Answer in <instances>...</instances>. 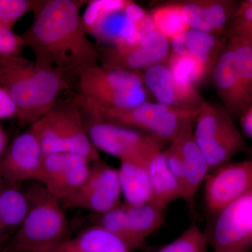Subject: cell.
Wrapping results in <instances>:
<instances>
[{
  "label": "cell",
  "instance_id": "ffe728a7",
  "mask_svg": "<svg viewBox=\"0 0 252 252\" xmlns=\"http://www.w3.org/2000/svg\"><path fill=\"white\" fill-rule=\"evenodd\" d=\"M227 41L225 36L190 28L170 41V52L193 56L201 61L210 72Z\"/></svg>",
  "mask_w": 252,
  "mask_h": 252
},
{
  "label": "cell",
  "instance_id": "d4e9b609",
  "mask_svg": "<svg viewBox=\"0 0 252 252\" xmlns=\"http://www.w3.org/2000/svg\"><path fill=\"white\" fill-rule=\"evenodd\" d=\"M154 30L169 41L190 29L188 22L178 2L167 3L157 6L150 13Z\"/></svg>",
  "mask_w": 252,
  "mask_h": 252
},
{
  "label": "cell",
  "instance_id": "5bb4252c",
  "mask_svg": "<svg viewBox=\"0 0 252 252\" xmlns=\"http://www.w3.org/2000/svg\"><path fill=\"white\" fill-rule=\"evenodd\" d=\"M40 144L31 130L17 136L0 158V175L3 182L21 185L36 182L42 162Z\"/></svg>",
  "mask_w": 252,
  "mask_h": 252
},
{
  "label": "cell",
  "instance_id": "6da1fadb",
  "mask_svg": "<svg viewBox=\"0 0 252 252\" xmlns=\"http://www.w3.org/2000/svg\"><path fill=\"white\" fill-rule=\"evenodd\" d=\"M80 4L74 0L35 1L34 21L21 35L36 63L66 76L98 65V50L88 38Z\"/></svg>",
  "mask_w": 252,
  "mask_h": 252
},
{
  "label": "cell",
  "instance_id": "cb8c5ba5",
  "mask_svg": "<svg viewBox=\"0 0 252 252\" xmlns=\"http://www.w3.org/2000/svg\"><path fill=\"white\" fill-rule=\"evenodd\" d=\"M131 252L122 239L97 225L86 228L74 238L68 239L59 250V252Z\"/></svg>",
  "mask_w": 252,
  "mask_h": 252
},
{
  "label": "cell",
  "instance_id": "e575fe53",
  "mask_svg": "<svg viewBox=\"0 0 252 252\" xmlns=\"http://www.w3.org/2000/svg\"><path fill=\"white\" fill-rule=\"evenodd\" d=\"M8 137L6 132L0 126V158L7 149Z\"/></svg>",
  "mask_w": 252,
  "mask_h": 252
},
{
  "label": "cell",
  "instance_id": "2e32d148",
  "mask_svg": "<svg viewBox=\"0 0 252 252\" xmlns=\"http://www.w3.org/2000/svg\"><path fill=\"white\" fill-rule=\"evenodd\" d=\"M177 2L190 28L223 36L240 6V1L234 0H189Z\"/></svg>",
  "mask_w": 252,
  "mask_h": 252
},
{
  "label": "cell",
  "instance_id": "836d02e7",
  "mask_svg": "<svg viewBox=\"0 0 252 252\" xmlns=\"http://www.w3.org/2000/svg\"><path fill=\"white\" fill-rule=\"evenodd\" d=\"M240 122L245 135L252 140V105L242 114Z\"/></svg>",
  "mask_w": 252,
  "mask_h": 252
},
{
  "label": "cell",
  "instance_id": "4316f807",
  "mask_svg": "<svg viewBox=\"0 0 252 252\" xmlns=\"http://www.w3.org/2000/svg\"><path fill=\"white\" fill-rule=\"evenodd\" d=\"M165 64L177 80L194 87L210 73L201 61L189 55L170 52Z\"/></svg>",
  "mask_w": 252,
  "mask_h": 252
},
{
  "label": "cell",
  "instance_id": "8d00e7d4",
  "mask_svg": "<svg viewBox=\"0 0 252 252\" xmlns=\"http://www.w3.org/2000/svg\"><path fill=\"white\" fill-rule=\"evenodd\" d=\"M248 1L250 3V4H252V0H248Z\"/></svg>",
  "mask_w": 252,
  "mask_h": 252
},
{
  "label": "cell",
  "instance_id": "603a6c76",
  "mask_svg": "<svg viewBox=\"0 0 252 252\" xmlns=\"http://www.w3.org/2000/svg\"><path fill=\"white\" fill-rule=\"evenodd\" d=\"M28 210L26 190L21 185L3 182L0 187V241L4 243L22 224Z\"/></svg>",
  "mask_w": 252,
  "mask_h": 252
},
{
  "label": "cell",
  "instance_id": "52a82bcc",
  "mask_svg": "<svg viewBox=\"0 0 252 252\" xmlns=\"http://www.w3.org/2000/svg\"><path fill=\"white\" fill-rule=\"evenodd\" d=\"M193 135L210 172L230 162L245 145L229 113L207 102L195 119Z\"/></svg>",
  "mask_w": 252,
  "mask_h": 252
},
{
  "label": "cell",
  "instance_id": "4fadbf2b",
  "mask_svg": "<svg viewBox=\"0 0 252 252\" xmlns=\"http://www.w3.org/2000/svg\"><path fill=\"white\" fill-rule=\"evenodd\" d=\"M170 54V41L155 30L131 45L109 46L102 54V67L139 71L165 63Z\"/></svg>",
  "mask_w": 252,
  "mask_h": 252
},
{
  "label": "cell",
  "instance_id": "1f68e13d",
  "mask_svg": "<svg viewBox=\"0 0 252 252\" xmlns=\"http://www.w3.org/2000/svg\"><path fill=\"white\" fill-rule=\"evenodd\" d=\"M25 46L22 36L0 26V56H21Z\"/></svg>",
  "mask_w": 252,
  "mask_h": 252
},
{
  "label": "cell",
  "instance_id": "d590c367",
  "mask_svg": "<svg viewBox=\"0 0 252 252\" xmlns=\"http://www.w3.org/2000/svg\"><path fill=\"white\" fill-rule=\"evenodd\" d=\"M3 180L2 179H1V175H0V187H1V185L3 184Z\"/></svg>",
  "mask_w": 252,
  "mask_h": 252
},
{
  "label": "cell",
  "instance_id": "3957f363",
  "mask_svg": "<svg viewBox=\"0 0 252 252\" xmlns=\"http://www.w3.org/2000/svg\"><path fill=\"white\" fill-rule=\"evenodd\" d=\"M25 190L28 212L6 252H59L68 240V222L61 202L39 182Z\"/></svg>",
  "mask_w": 252,
  "mask_h": 252
},
{
  "label": "cell",
  "instance_id": "74e56055",
  "mask_svg": "<svg viewBox=\"0 0 252 252\" xmlns=\"http://www.w3.org/2000/svg\"><path fill=\"white\" fill-rule=\"evenodd\" d=\"M2 243H3L2 242L0 241V245H1V244H2Z\"/></svg>",
  "mask_w": 252,
  "mask_h": 252
},
{
  "label": "cell",
  "instance_id": "7c38bea8",
  "mask_svg": "<svg viewBox=\"0 0 252 252\" xmlns=\"http://www.w3.org/2000/svg\"><path fill=\"white\" fill-rule=\"evenodd\" d=\"M86 127L96 149L119 160L132 156L148 155L162 147V141L133 129L95 121Z\"/></svg>",
  "mask_w": 252,
  "mask_h": 252
},
{
  "label": "cell",
  "instance_id": "8992f818",
  "mask_svg": "<svg viewBox=\"0 0 252 252\" xmlns=\"http://www.w3.org/2000/svg\"><path fill=\"white\" fill-rule=\"evenodd\" d=\"M79 91L88 102L125 109L147 101L144 74L140 71L108 69L97 65L77 76Z\"/></svg>",
  "mask_w": 252,
  "mask_h": 252
},
{
  "label": "cell",
  "instance_id": "ba28073f",
  "mask_svg": "<svg viewBox=\"0 0 252 252\" xmlns=\"http://www.w3.org/2000/svg\"><path fill=\"white\" fill-rule=\"evenodd\" d=\"M212 217L205 232L212 252H252V192Z\"/></svg>",
  "mask_w": 252,
  "mask_h": 252
},
{
  "label": "cell",
  "instance_id": "484cf974",
  "mask_svg": "<svg viewBox=\"0 0 252 252\" xmlns=\"http://www.w3.org/2000/svg\"><path fill=\"white\" fill-rule=\"evenodd\" d=\"M235 56L239 81L248 109L252 105V43L242 39H228Z\"/></svg>",
  "mask_w": 252,
  "mask_h": 252
},
{
  "label": "cell",
  "instance_id": "d6986e66",
  "mask_svg": "<svg viewBox=\"0 0 252 252\" xmlns=\"http://www.w3.org/2000/svg\"><path fill=\"white\" fill-rule=\"evenodd\" d=\"M151 154L132 156L120 160L118 172L124 203L140 205L150 201L152 192L147 161Z\"/></svg>",
  "mask_w": 252,
  "mask_h": 252
},
{
  "label": "cell",
  "instance_id": "9a60e30c",
  "mask_svg": "<svg viewBox=\"0 0 252 252\" xmlns=\"http://www.w3.org/2000/svg\"><path fill=\"white\" fill-rule=\"evenodd\" d=\"M144 82L157 102L167 107L197 110L205 103L196 88L177 80L165 63L146 69Z\"/></svg>",
  "mask_w": 252,
  "mask_h": 252
},
{
  "label": "cell",
  "instance_id": "e0dca14e",
  "mask_svg": "<svg viewBox=\"0 0 252 252\" xmlns=\"http://www.w3.org/2000/svg\"><path fill=\"white\" fill-rule=\"evenodd\" d=\"M194 124L195 122L189 124L175 140L180 147L183 158L184 172L182 180L183 200L190 210H193L199 189L210 173L206 160L194 140Z\"/></svg>",
  "mask_w": 252,
  "mask_h": 252
},
{
  "label": "cell",
  "instance_id": "5b68a950",
  "mask_svg": "<svg viewBox=\"0 0 252 252\" xmlns=\"http://www.w3.org/2000/svg\"><path fill=\"white\" fill-rule=\"evenodd\" d=\"M30 130L39 141L44 155L67 152L86 158L91 162L100 159L79 109L72 104H55L32 124Z\"/></svg>",
  "mask_w": 252,
  "mask_h": 252
},
{
  "label": "cell",
  "instance_id": "30bf717a",
  "mask_svg": "<svg viewBox=\"0 0 252 252\" xmlns=\"http://www.w3.org/2000/svg\"><path fill=\"white\" fill-rule=\"evenodd\" d=\"M91 163L86 158L67 152L45 154L37 182L62 203L84 185Z\"/></svg>",
  "mask_w": 252,
  "mask_h": 252
},
{
  "label": "cell",
  "instance_id": "8fae6325",
  "mask_svg": "<svg viewBox=\"0 0 252 252\" xmlns=\"http://www.w3.org/2000/svg\"><path fill=\"white\" fill-rule=\"evenodd\" d=\"M252 192V158L228 162L214 170L205 182V204L210 215Z\"/></svg>",
  "mask_w": 252,
  "mask_h": 252
},
{
  "label": "cell",
  "instance_id": "ac0fdd59",
  "mask_svg": "<svg viewBox=\"0 0 252 252\" xmlns=\"http://www.w3.org/2000/svg\"><path fill=\"white\" fill-rule=\"evenodd\" d=\"M212 74L225 110L232 117H241L248 107L239 81L234 52L228 39L214 65Z\"/></svg>",
  "mask_w": 252,
  "mask_h": 252
},
{
  "label": "cell",
  "instance_id": "7402d4cb",
  "mask_svg": "<svg viewBox=\"0 0 252 252\" xmlns=\"http://www.w3.org/2000/svg\"><path fill=\"white\" fill-rule=\"evenodd\" d=\"M128 228V248L131 251L142 248L147 239L161 227L165 209L152 201L140 205L124 203Z\"/></svg>",
  "mask_w": 252,
  "mask_h": 252
},
{
  "label": "cell",
  "instance_id": "7a4b0ae2",
  "mask_svg": "<svg viewBox=\"0 0 252 252\" xmlns=\"http://www.w3.org/2000/svg\"><path fill=\"white\" fill-rule=\"evenodd\" d=\"M0 85L11 94L20 122L41 119L69 87L67 76L21 56H0Z\"/></svg>",
  "mask_w": 252,
  "mask_h": 252
},
{
  "label": "cell",
  "instance_id": "f546056e",
  "mask_svg": "<svg viewBox=\"0 0 252 252\" xmlns=\"http://www.w3.org/2000/svg\"><path fill=\"white\" fill-rule=\"evenodd\" d=\"M225 37L242 38L252 43V4L240 1V6L235 17L225 32Z\"/></svg>",
  "mask_w": 252,
  "mask_h": 252
},
{
  "label": "cell",
  "instance_id": "83f0119b",
  "mask_svg": "<svg viewBox=\"0 0 252 252\" xmlns=\"http://www.w3.org/2000/svg\"><path fill=\"white\" fill-rule=\"evenodd\" d=\"M157 252H209V245L205 232L192 224Z\"/></svg>",
  "mask_w": 252,
  "mask_h": 252
},
{
  "label": "cell",
  "instance_id": "277c9868",
  "mask_svg": "<svg viewBox=\"0 0 252 252\" xmlns=\"http://www.w3.org/2000/svg\"><path fill=\"white\" fill-rule=\"evenodd\" d=\"M81 20L87 34L109 46L135 44L154 30L150 15L127 0L89 1Z\"/></svg>",
  "mask_w": 252,
  "mask_h": 252
},
{
  "label": "cell",
  "instance_id": "f1b7e54d",
  "mask_svg": "<svg viewBox=\"0 0 252 252\" xmlns=\"http://www.w3.org/2000/svg\"><path fill=\"white\" fill-rule=\"evenodd\" d=\"M94 225L102 227L109 233L122 239L127 245L128 228L124 203L103 213L94 214Z\"/></svg>",
  "mask_w": 252,
  "mask_h": 252
},
{
  "label": "cell",
  "instance_id": "d6a6232c",
  "mask_svg": "<svg viewBox=\"0 0 252 252\" xmlns=\"http://www.w3.org/2000/svg\"><path fill=\"white\" fill-rule=\"evenodd\" d=\"M17 117V107L11 94L0 85V120Z\"/></svg>",
  "mask_w": 252,
  "mask_h": 252
},
{
  "label": "cell",
  "instance_id": "44dd1931",
  "mask_svg": "<svg viewBox=\"0 0 252 252\" xmlns=\"http://www.w3.org/2000/svg\"><path fill=\"white\" fill-rule=\"evenodd\" d=\"M152 198L150 201L166 210L169 205L183 200V189L180 181L170 171L162 148L151 154L147 161Z\"/></svg>",
  "mask_w": 252,
  "mask_h": 252
},
{
  "label": "cell",
  "instance_id": "9c48e42d",
  "mask_svg": "<svg viewBox=\"0 0 252 252\" xmlns=\"http://www.w3.org/2000/svg\"><path fill=\"white\" fill-rule=\"evenodd\" d=\"M122 198L118 169L99 159L91 163L90 172L81 188L61 203L67 208L100 214L121 205Z\"/></svg>",
  "mask_w": 252,
  "mask_h": 252
},
{
  "label": "cell",
  "instance_id": "4dcf8cb0",
  "mask_svg": "<svg viewBox=\"0 0 252 252\" xmlns=\"http://www.w3.org/2000/svg\"><path fill=\"white\" fill-rule=\"evenodd\" d=\"M34 2L29 0H0V26L12 31L24 15L32 11Z\"/></svg>",
  "mask_w": 252,
  "mask_h": 252
}]
</instances>
